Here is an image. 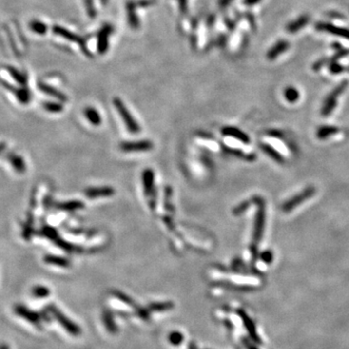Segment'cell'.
<instances>
[{
  "label": "cell",
  "mask_w": 349,
  "mask_h": 349,
  "mask_svg": "<svg viewBox=\"0 0 349 349\" xmlns=\"http://www.w3.org/2000/svg\"><path fill=\"white\" fill-rule=\"evenodd\" d=\"M253 201L257 204L258 210L255 215L253 236H252V244L251 246V252L252 254L253 260L258 257V244L261 241L263 231L265 228V219H266V211H265V203L260 197H254Z\"/></svg>",
  "instance_id": "1"
},
{
  "label": "cell",
  "mask_w": 349,
  "mask_h": 349,
  "mask_svg": "<svg viewBox=\"0 0 349 349\" xmlns=\"http://www.w3.org/2000/svg\"><path fill=\"white\" fill-rule=\"evenodd\" d=\"M47 310L54 316V318L64 328V330L67 331L70 335L74 337H78L81 335L82 333L81 328L75 322L69 319L57 306L49 305L47 306Z\"/></svg>",
  "instance_id": "2"
},
{
  "label": "cell",
  "mask_w": 349,
  "mask_h": 349,
  "mask_svg": "<svg viewBox=\"0 0 349 349\" xmlns=\"http://www.w3.org/2000/svg\"><path fill=\"white\" fill-rule=\"evenodd\" d=\"M349 86V82L348 81H343L342 83H340L337 87H335L330 93L329 95L326 97L324 104L322 106V110H321V115L323 116H330L333 111L336 109L337 104H338V98L344 93V91L348 88Z\"/></svg>",
  "instance_id": "3"
},
{
  "label": "cell",
  "mask_w": 349,
  "mask_h": 349,
  "mask_svg": "<svg viewBox=\"0 0 349 349\" xmlns=\"http://www.w3.org/2000/svg\"><path fill=\"white\" fill-rule=\"evenodd\" d=\"M315 188L312 185L308 186L307 188H305L303 191H301L300 193H298L297 195L291 197L289 200H287L283 205H282V211L284 213H290L292 212L294 209H296L297 207H299L301 204H303L305 201L309 200L310 198H311L314 194H315Z\"/></svg>",
  "instance_id": "4"
},
{
  "label": "cell",
  "mask_w": 349,
  "mask_h": 349,
  "mask_svg": "<svg viewBox=\"0 0 349 349\" xmlns=\"http://www.w3.org/2000/svg\"><path fill=\"white\" fill-rule=\"evenodd\" d=\"M114 105H115L116 109L117 110L118 114L120 115L122 120L124 121L128 131L130 133H132V134L138 133L140 131V127H139L137 121L133 118V116L129 113V111L126 108V106L123 104V102L119 98H115L114 99Z\"/></svg>",
  "instance_id": "5"
},
{
  "label": "cell",
  "mask_w": 349,
  "mask_h": 349,
  "mask_svg": "<svg viewBox=\"0 0 349 349\" xmlns=\"http://www.w3.org/2000/svg\"><path fill=\"white\" fill-rule=\"evenodd\" d=\"M14 312L18 316L21 317L22 319L26 320L30 324L34 325L36 328L42 329V316L38 312L20 304H18L14 307Z\"/></svg>",
  "instance_id": "6"
},
{
  "label": "cell",
  "mask_w": 349,
  "mask_h": 349,
  "mask_svg": "<svg viewBox=\"0 0 349 349\" xmlns=\"http://www.w3.org/2000/svg\"><path fill=\"white\" fill-rule=\"evenodd\" d=\"M315 28L319 31L322 32H327L330 34H333L335 36L338 37H343L347 40H349V28H345V27H341V26H337L333 23L330 22H324V21H319L315 23Z\"/></svg>",
  "instance_id": "7"
},
{
  "label": "cell",
  "mask_w": 349,
  "mask_h": 349,
  "mask_svg": "<svg viewBox=\"0 0 349 349\" xmlns=\"http://www.w3.org/2000/svg\"><path fill=\"white\" fill-rule=\"evenodd\" d=\"M1 85L5 87L6 89H8L9 91L13 92V94L17 97V99L19 100V102L20 104L26 105L30 102L31 100V93L30 91L26 88V87H16L12 86L11 84L5 82V81H0Z\"/></svg>",
  "instance_id": "8"
},
{
  "label": "cell",
  "mask_w": 349,
  "mask_h": 349,
  "mask_svg": "<svg viewBox=\"0 0 349 349\" xmlns=\"http://www.w3.org/2000/svg\"><path fill=\"white\" fill-rule=\"evenodd\" d=\"M154 145L149 140L138 141V142H124L120 145V149L123 152H148L153 150Z\"/></svg>",
  "instance_id": "9"
},
{
  "label": "cell",
  "mask_w": 349,
  "mask_h": 349,
  "mask_svg": "<svg viewBox=\"0 0 349 349\" xmlns=\"http://www.w3.org/2000/svg\"><path fill=\"white\" fill-rule=\"evenodd\" d=\"M53 31H54L55 34H57L58 36H61V37L65 38L68 41L75 42V43L79 44L81 46V48L84 50V52L87 54V56H88V52H87V49H85L86 47H85V44L83 42V39L80 36H78L77 34L69 31L68 29H66V28H64L62 26H59V25H55L53 27Z\"/></svg>",
  "instance_id": "10"
},
{
  "label": "cell",
  "mask_w": 349,
  "mask_h": 349,
  "mask_svg": "<svg viewBox=\"0 0 349 349\" xmlns=\"http://www.w3.org/2000/svg\"><path fill=\"white\" fill-rule=\"evenodd\" d=\"M237 312H238L239 316L242 318L243 323H244L246 329L248 330V332H249L251 338L253 340V342H255V343H257V344H260V343H261V340H260V338H259L258 335H257L256 327H255L253 321L252 320V318H251V317L248 315V313H247L246 311H244L243 310H238Z\"/></svg>",
  "instance_id": "11"
},
{
  "label": "cell",
  "mask_w": 349,
  "mask_h": 349,
  "mask_svg": "<svg viewBox=\"0 0 349 349\" xmlns=\"http://www.w3.org/2000/svg\"><path fill=\"white\" fill-rule=\"evenodd\" d=\"M290 47L289 42L285 40H279L277 41L267 53V58L270 60H273L277 58L280 55H282L284 52H286Z\"/></svg>",
  "instance_id": "12"
},
{
  "label": "cell",
  "mask_w": 349,
  "mask_h": 349,
  "mask_svg": "<svg viewBox=\"0 0 349 349\" xmlns=\"http://www.w3.org/2000/svg\"><path fill=\"white\" fill-rule=\"evenodd\" d=\"M7 159L9 161L10 165L13 167V169L17 173L23 174L25 172L26 165H25L24 159L20 155L15 154V153H9L7 155Z\"/></svg>",
  "instance_id": "13"
},
{
  "label": "cell",
  "mask_w": 349,
  "mask_h": 349,
  "mask_svg": "<svg viewBox=\"0 0 349 349\" xmlns=\"http://www.w3.org/2000/svg\"><path fill=\"white\" fill-rule=\"evenodd\" d=\"M310 18L309 15L305 14V15H301L299 18H297L296 19L290 21L287 25H286V30L289 33H297L299 30H301L303 27H305L309 21H310Z\"/></svg>",
  "instance_id": "14"
},
{
  "label": "cell",
  "mask_w": 349,
  "mask_h": 349,
  "mask_svg": "<svg viewBox=\"0 0 349 349\" xmlns=\"http://www.w3.org/2000/svg\"><path fill=\"white\" fill-rule=\"evenodd\" d=\"M112 32V27L110 25H105L102 27L98 34V52L104 54L108 50L109 45V36Z\"/></svg>",
  "instance_id": "15"
},
{
  "label": "cell",
  "mask_w": 349,
  "mask_h": 349,
  "mask_svg": "<svg viewBox=\"0 0 349 349\" xmlns=\"http://www.w3.org/2000/svg\"><path fill=\"white\" fill-rule=\"evenodd\" d=\"M86 196L93 199V198H98V197H109L114 195L115 190L110 187V186H104V187H90L87 188L85 191Z\"/></svg>",
  "instance_id": "16"
},
{
  "label": "cell",
  "mask_w": 349,
  "mask_h": 349,
  "mask_svg": "<svg viewBox=\"0 0 349 349\" xmlns=\"http://www.w3.org/2000/svg\"><path fill=\"white\" fill-rule=\"evenodd\" d=\"M222 133L226 136H230V137H233L235 139H237L238 141L244 143V144H250L251 140H250V137L244 133L242 130L236 128V127H231V126H227V127H224L222 129Z\"/></svg>",
  "instance_id": "17"
},
{
  "label": "cell",
  "mask_w": 349,
  "mask_h": 349,
  "mask_svg": "<svg viewBox=\"0 0 349 349\" xmlns=\"http://www.w3.org/2000/svg\"><path fill=\"white\" fill-rule=\"evenodd\" d=\"M38 88L41 91H43L45 94H48V95H50L52 97H55L56 99H58L60 102H66L67 101V96L63 92L58 90L57 88H55V87H52V86H50L48 84L39 83L38 84Z\"/></svg>",
  "instance_id": "18"
},
{
  "label": "cell",
  "mask_w": 349,
  "mask_h": 349,
  "mask_svg": "<svg viewBox=\"0 0 349 349\" xmlns=\"http://www.w3.org/2000/svg\"><path fill=\"white\" fill-rule=\"evenodd\" d=\"M143 184L147 196H152L155 191V174L152 169H146L143 173Z\"/></svg>",
  "instance_id": "19"
},
{
  "label": "cell",
  "mask_w": 349,
  "mask_h": 349,
  "mask_svg": "<svg viewBox=\"0 0 349 349\" xmlns=\"http://www.w3.org/2000/svg\"><path fill=\"white\" fill-rule=\"evenodd\" d=\"M85 207V204L80 200H72L67 202L58 203L57 205V208L60 211L64 212H75L78 210H82Z\"/></svg>",
  "instance_id": "20"
},
{
  "label": "cell",
  "mask_w": 349,
  "mask_h": 349,
  "mask_svg": "<svg viewBox=\"0 0 349 349\" xmlns=\"http://www.w3.org/2000/svg\"><path fill=\"white\" fill-rule=\"evenodd\" d=\"M44 262L47 263L48 265L57 266V267H60V268H69L70 267V262L67 258L61 257L58 255H53V254L45 255Z\"/></svg>",
  "instance_id": "21"
},
{
  "label": "cell",
  "mask_w": 349,
  "mask_h": 349,
  "mask_svg": "<svg viewBox=\"0 0 349 349\" xmlns=\"http://www.w3.org/2000/svg\"><path fill=\"white\" fill-rule=\"evenodd\" d=\"M260 148H261L262 151L267 154L271 159H273L274 161H276L277 163H280L282 164L284 162V158L283 156L275 150L273 149L271 146L268 145V144H261L260 145Z\"/></svg>",
  "instance_id": "22"
},
{
  "label": "cell",
  "mask_w": 349,
  "mask_h": 349,
  "mask_svg": "<svg viewBox=\"0 0 349 349\" xmlns=\"http://www.w3.org/2000/svg\"><path fill=\"white\" fill-rule=\"evenodd\" d=\"M7 70H8V72L10 73V75L12 76V78H13L19 86H21V87H25V86H26V84H27V77H26V75H25L23 72L19 71V70L17 69V68H14V67H8Z\"/></svg>",
  "instance_id": "23"
},
{
  "label": "cell",
  "mask_w": 349,
  "mask_h": 349,
  "mask_svg": "<svg viewBox=\"0 0 349 349\" xmlns=\"http://www.w3.org/2000/svg\"><path fill=\"white\" fill-rule=\"evenodd\" d=\"M339 132V128L336 126H330V125H324L318 128L316 136L320 140H324L329 138L332 135H335Z\"/></svg>",
  "instance_id": "24"
},
{
  "label": "cell",
  "mask_w": 349,
  "mask_h": 349,
  "mask_svg": "<svg viewBox=\"0 0 349 349\" xmlns=\"http://www.w3.org/2000/svg\"><path fill=\"white\" fill-rule=\"evenodd\" d=\"M84 114L87 118V120L94 126H98L100 125L102 119L101 116L99 115V113L92 107H87L84 111Z\"/></svg>",
  "instance_id": "25"
},
{
  "label": "cell",
  "mask_w": 349,
  "mask_h": 349,
  "mask_svg": "<svg viewBox=\"0 0 349 349\" xmlns=\"http://www.w3.org/2000/svg\"><path fill=\"white\" fill-rule=\"evenodd\" d=\"M174 308L173 302H160V303H151L148 307V310L150 311H156V312H162L167 311Z\"/></svg>",
  "instance_id": "26"
},
{
  "label": "cell",
  "mask_w": 349,
  "mask_h": 349,
  "mask_svg": "<svg viewBox=\"0 0 349 349\" xmlns=\"http://www.w3.org/2000/svg\"><path fill=\"white\" fill-rule=\"evenodd\" d=\"M29 28L32 30V32L38 34V35H44L47 33L48 26L45 22L39 20V19H33L29 22Z\"/></svg>",
  "instance_id": "27"
},
{
  "label": "cell",
  "mask_w": 349,
  "mask_h": 349,
  "mask_svg": "<svg viewBox=\"0 0 349 349\" xmlns=\"http://www.w3.org/2000/svg\"><path fill=\"white\" fill-rule=\"evenodd\" d=\"M103 321H104V324H105L106 328L108 329V331H110L113 334H115L117 331V327L115 323L113 315L109 310L103 311Z\"/></svg>",
  "instance_id": "28"
},
{
  "label": "cell",
  "mask_w": 349,
  "mask_h": 349,
  "mask_svg": "<svg viewBox=\"0 0 349 349\" xmlns=\"http://www.w3.org/2000/svg\"><path fill=\"white\" fill-rule=\"evenodd\" d=\"M284 98L289 103H296L300 98L299 90L294 87H287L283 91Z\"/></svg>",
  "instance_id": "29"
},
{
  "label": "cell",
  "mask_w": 349,
  "mask_h": 349,
  "mask_svg": "<svg viewBox=\"0 0 349 349\" xmlns=\"http://www.w3.org/2000/svg\"><path fill=\"white\" fill-rule=\"evenodd\" d=\"M32 295L37 299H44L50 296L51 290L44 285H35L31 290Z\"/></svg>",
  "instance_id": "30"
},
{
  "label": "cell",
  "mask_w": 349,
  "mask_h": 349,
  "mask_svg": "<svg viewBox=\"0 0 349 349\" xmlns=\"http://www.w3.org/2000/svg\"><path fill=\"white\" fill-rule=\"evenodd\" d=\"M41 235H43L44 237L48 238L49 240H51L53 242H55L57 239L59 238L58 230L52 226H49V225H45L41 229Z\"/></svg>",
  "instance_id": "31"
},
{
  "label": "cell",
  "mask_w": 349,
  "mask_h": 349,
  "mask_svg": "<svg viewBox=\"0 0 349 349\" xmlns=\"http://www.w3.org/2000/svg\"><path fill=\"white\" fill-rule=\"evenodd\" d=\"M55 244H56L58 247H59L61 250H63V251H65V252H80L79 248L75 247L74 245H72V244H70V243H68V242H66V241H64V240H62V239H60V238L57 239V240L55 241Z\"/></svg>",
  "instance_id": "32"
},
{
  "label": "cell",
  "mask_w": 349,
  "mask_h": 349,
  "mask_svg": "<svg viewBox=\"0 0 349 349\" xmlns=\"http://www.w3.org/2000/svg\"><path fill=\"white\" fill-rule=\"evenodd\" d=\"M43 108L49 112V113H53V114H58V113H61L63 111V106L62 104L58 103V102H44L43 103Z\"/></svg>",
  "instance_id": "33"
},
{
  "label": "cell",
  "mask_w": 349,
  "mask_h": 349,
  "mask_svg": "<svg viewBox=\"0 0 349 349\" xmlns=\"http://www.w3.org/2000/svg\"><path fill=\"white\" fill-rule=\"evenodd\" d=\"M113 295H114L116 298H117L119 301H121L122 303H124V304H126V305H128V306H130V307H133V308H135V309L138 308V306L135 304V302H134L130 297H128L126 294H124V293H122V292H120V291L115 290V291H113Z\"/></svg>",
  "instance_id": "34"
},
{
  "label": "cell",
  "mask_w": 349,
  "mask_h": 349,
  "mask_svg": "<svg viewBox=\"0 0 349 349\" xmlns=\"http://www.w3.org/2000/svg\"><path fill=\"white\" fill-rule=\"evenodd\" d=\"M183 339H184L183 335H182L180 332H178V331H173V332H171V333L169 334V336H168V341H169V343H170L172 346H174V347L180 346V345L182 344V342H183Z\"/></svg>",
  "instance_id": "35"
},
{
  "label": "cell",
  "mask_w": 349,
  "mask_h": 349,
  "mask_svg": "<svg viewBox=\"0 0 349 349\" xmlns=\"http://www.w3.org/2000/svg\"><path fill=\"white\" fill-rule=\"evenodd\" d=\"M33 234V221L32 218H29L23 225L22 228V238L26 241H29Z\"/></svg>",
  "instance_id": "36"
},
{
  "label": "cell",
  "mask_w": 349,
  "mask_h": 349,
  "mask_svg": "<svg viewBox=\"0 0 349 349\" xmlns=\"http://www.w3.org/2000/svg\"><path fill=\"white\" fill-rule=\"evenodd\" d=\"M329 66V71L331 74H334V75H338V74H341V73H344V72H347V67L340 64L338 61L336 62H330L328 64Z\"/></svg>",
  "instance_id": "37"
},
{
  "label": "cell",
  "mask_w": 349,
  "mask_h": 349,
  "mask_svg": "<svg viewBox=\"0 0 349 349\" xmlns=\"http://www.w3.org/2000/svg\"><path fill=\"white\" fill-rule=\"evenodd\" d=\"M349 56V49H342L340 51H338L332 58H328V64L330 62H336V61H339L340 59L344 58H347Z\"/></svg>",
  "instance_id": "38"
},
{
  "label": "cell",
  "mask_w": 349,
  "mask_h": 349,
  "mask_svg": "<svg viewBox=\"0 0 349 349\" xmlns=\"http://www.w3.org/2000/svg\"><path fill=\"white\" fill-rule=\"evenodd\" d=\"M253 202V200H252V201H245V202H243V203H241L240 205H238L235 209H234V211H233V213L235 214V215H240V214H242V213H244L250 207H251V205H252V203Z\"/></svg>",
  "instance_id": "39"
},
{
  "label": "cell",
  "mask_w": 349,
  "mask_h": 349,
  "mask_svg": "<svg viewBox=\"0 0 349 349\" xmlns=\"http://www.w3.org/2000/svg\"><path fill=\"white\" fill-rule=\"evenodd\" d=\"M260 259L266 264H271L273 260V253L271 251H265L260 254Z\"/></svg>",
  "instance_id": "40"
},
{
  "label": "cell",
  "mask_w": 349,
  "mask_h": 349,
  "mask_svg": "<svg viewBox=\"0 0 349 349\" xmlns=\"http://www.w3.org/2000/svg\"><path fill=\"white\" fill-rule=\"evenodd\" d=\"M85 1V5L87 8V14L88 16L92 19L95 17V9H94V5H93V0H84Z\"/></svg>",
  "instance_id": "41"
},
{
  "label": "cell",
  "mask_w": 349,
  "mask_h": 349,
  "mask_svg": "<svg viewBox=\"0 0 349 349\" xmlns=\"http://www.w3.org/2000/svg\"><path fill=\"white\" fill-rule=\"evenodd\" d=\"M326 65H328V58H322V59H319L313 63L312 69L314 71H319L322 67H324Z\"/></svg>",
  "instance_id": "42"
},
{
  "label": "cell",
  "mask_w": 349,
  "mask_h": 349,
  "mask_svg": "<svg viewBox=\"0 0 349 349\" xmlns=\"http://www.w3.org/2000/svg\"><path fill=\"white\" fill-rule=\"evenodd\" d=\"M136 312L142 319H144V320H149L150 319V310H145V309H143L141 307H138L136 309Z\"/></svg>",
  "instance_id": "43"
},
{
  "label": "cell",
  "mask_w": 349,
  "mask_h": 349,
  "mask_svg": "<svg viewBox=\"0 0 349 349\" xmlns=\"http://www.w3.org/2000/svg\"><path fill=\"white\" fill-rule=\"evenodd\" d=\"M247 19L251 24V27L253 31H255L257 29V26H256V20H255V18L254 16L252 14V13H247Z\"/></svg>",
  "instance_id": "44"
},
{
  "label": "cell",
  "mask_w": 349,
  "mask_h": 349,
  "mask_svg": "<svg viewBox=\"0 0 349 349\" xmlns=\"http://www.w3.org/2000/svg\"><path fill=\"white\" fill-rule=\"evenodd\" d=\"M179 3V9L182 14L187 12V0H178Z\"/></svg>",
  "instance_id": "45"
},
{
  "label": "cell",
  "mask_w": 349,
  "mask_h": 349,
  "mask_svg": "<svg viewBox=\"0 0 349 349\" xmlns=\"http://www.w3.org/2000/svg\"><path fill=\"white\" fill-rule=\"evenodd\" d=\"M261 0H244L243 3L246 5V6H253V5H256L260 2Z\"/></svg>",
  "instance_id": "46"
},
{
  "label": "cell",
  "mask_w": 349,
  "mask_h": 349,
  "mask_svg": "<svg viewBox=\"0 0 349 349\" xmlns=\"http://www.w3.org/2000/svg\"><path fill=\"white\" fill-rule=\"evenodd\" d=\"M232 1H233V0H219L218 4H219V7H220V8H224V7L228 6Z\"/></svg>",
  "instance_id": "47"
},
{
  "label": "cell",
  "mask_w": 349,
  "mask_h": 349,
  "mask_svg": "<svg viewBox=\"0 0 349 349\" xmlns=\"http://www.w3.org/2000/svg\"><path fill=\"white\" fill-rule=\"evenodd\" d=\"M332 46H333V49H335V50H336L337 52L343 49V46H342V45H341L340 43H338V42H335V43H333V44H332Z\"/></svg>",
  "instance_id": "48"
},
{
  "label": "cell",
  "mask_w": 349,
  "mask_h": 349,
  "mask_svg": "<svg viewBox=\"0 0 349 349\" xmlns=\"http://www.w3.org/2000/svg\"><path fill=\"white\" fill-rule=\"evenodd\" d=\"M188 349H198V348H197L196 344L192 341V342H190V344H189V346H188Z\"/></svg>",
  "instance_id": "49"
},
{
  "label": "cell",
  "mask_w": 349,
  "mask_h": 349,
  "mask_svg": "<svg viewBox=\"0 0 349 349\" xmlns=\"http://www.w3.org/2000/svg\"><path fill=\"white\" fill-rule=\"evenodd\" d=\"M6 149V144L5 143H0V154H2Z\"/></svg>",
  "instance_id": "50"
},
{
  "label": "cell",
  "mask_w": 349,
  "mask_h": 349,
  "mask_svg": "<svg viewBox=\"0 0 349 349\" xmlns=\"http://www.w3.org/2000/svg\"><path fill=\"white\" fill-rule=\"evenodd\" d=\"M0 349H10V348L6 344H2V345H0Z\"/></svg>",
  "instance_id": "51"
},
{
  "label": "cell",
  "mask_w": 349,
  "mask_h": 349,
  "mask_svg": "<svg viewBox=\"0 0 349 349\" xmlns=\"http://www.w3.org/2000/svg\"><path fill=\"white\" fill-rule=\"evenodd\" d=\"M247 348H248V349H258L256 347L252 346V345H247Z\"/></svg>",
  "instance_id": "52"
}]
</instances>
